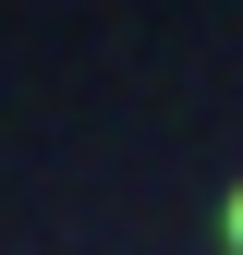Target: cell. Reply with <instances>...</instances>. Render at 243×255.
I'll return each mask as SVG.
<instances>
[{
	"mask_svg": "<svg viewBox=\"0 0 243 255\" xmlns=\"http://www.w3.org/2000/svg\"><path fill=\"white\" fill-rule=\"evenodd\" d=\"M231 231H243V207H231Z\"/></svg>",
	"mask_w": 243,
	"mask_h": 255,
	"instance_id": "1",
	"label": "cell"
}]
</instances>
